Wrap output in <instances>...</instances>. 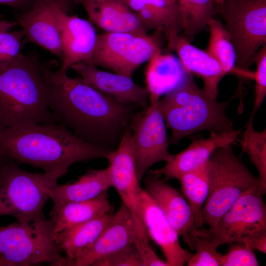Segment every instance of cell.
I'll use <instances>...</instances> for the list:
<instances>
[{
    "label": "cell",
    "mask_w": 266,
    "mask_h": 266,
    "mask_svg": "<svg viewBox=\"0 0 266 266\" xmlns=\"http://www.w3.org/2000/svg\"><path fill=\"white\" fill-rule=\"evenodd\" d=\"M193 250L196 251L187 263L188 266H221L222 254L217 251L220 242L208 229L197 228L193 233Z\"/></svg>",
    "instance_id": "obj_29"
},
{
    "label": "cell",
    "mask_w": 266,
    "mask_h": 266,
    "mask_svg": "<svg viewBox=\"0 0 266 266\" xmlns=\"http://www.w3.org/2000/svg\"><path fill=\"white\" fill-rule=\"evenodd\" d=\"M48 105L76 136L115 150L130 129L133 104L121 102L85 82L52 69L48 75Z\"/></svg>",
    "instance_id": "obj_1"
},
{
    "label": "cell",
    "mask_w": 266,
    "mask_h": 266,
    "mask_svg": "<svg viewBox=\"0 0 266 266\" xmlns=\"http://www.w3.org/2000/svg\"><path fill=\"white\" fill-rule=\"evenodd\" d=\"M155 12L163 21L166 37L182 31L181 17L176 2L170 0H136Z\"/></svg>",
    "instance_id": "obj_30"
},
{
    "label": "cell",
    "mask_w": 266,
    "mask_h": 266,
    "mask_svg": "<svg viewBox=\"0 0 266 266\" xmlns=\"http://www.w3.org/2000/svg\"><path fill=\"white\" fill-rule=\"evenodd\" d=\"M75 4H77L78 0H73Z\"/></svg>",
    "instance_id": "obj_41"
},
{
    "label": "cell",
    "mask_w": 266,
    "mask_h": 266,
    "mask_svg": "<svg viewBox=\"0 0 266 266\" xmlns=\"http://www.w3.org/2000/svg\"><path fill=\"white\" fill-rule=\"evenodd\" d=\"M145 191L162 209L179 236L193 250V233L198 228L187 200L161 177L148 171Z\"/></svg>",
    "instance_id": "obj_15"
},
{
    "label": "cell",
    "mask_w": 266,
    "mask_h": 266,
    "mask_svg": "<svg viewBox=\"0 0 266 266\" xmlns=\"http://www.w3.org/2000/svg\"><path fill=\"white\" fill-rule=\"evenodd\" d=\"M137 239L134 219L122 203L96 240L75 257L73 266H93L99 260L134 243Z\"/></svg>",
    "instance_id": "obj_16"
},
{
    "label": "cell",
    "mask_w": 266,
    "mask_h": 266,
    "mask_svg": "<svg viewBox=\"0 0 266 266\" xmlns=\"http://www.w3.org/2000/svg\"><path fill=\"white\" fill-rule=\"evenodd\" d=\"M74 4L67 3L59 12L63 53L61 66L56 70L60 73H66L72 65L78 63L92 65L98 34L89 20L68 14Z\"/></svg>",
    "instance_id": "obj_14"
},
{
    "label": "cell",
    "mask_w": 266,
    "mask_h": 266,
    "mask_svg": "<svg viewBox=\"0 0 266 266\" xmlns=\"http://www.w3.org/2000/svg\"><path fill=\"white\" fill-rule=\"evenodd\" d=\"M70 68L85 82L121 102L138 105L142 110L149 106V90L136 84L132 77L102 70L85 62L75 64Z\"/></svg>",
    "instance_id": "obj_18"
},
{
    "label": "cell",
    "mask_w": 266,
    "mask_h": 266,
    "mask_svg": "<svg viewBox=\"0 0 266 266\" xmlns=\"http://www.w3.org/2000/svg\"><path fill=\"white\" fill-rule=\"evenodd\" d=\"M264 195L259 188H251L243 194L220 218L214 227H208L211 235L221 245L244 243L266 232V205Z\"/></svg>",
    "instance_id": "obj_12"
},
{
    "label": "cell",
    "mask_w": 266,
    "mask_h": 266,
    "mask_svg": "<svg viewBox=\"0 0 266 266\" xmlns=\"http://www.w3.org/2000/svg\"><path fill=\"white\" fill-rule=\"evenodd\" d=\"M225 0H215L216 4L218 5V6L221 5Z\"/></svg>",
    "instance_id": "obj_39"
},
{
    "label": "cell",
    "mask_w": 266,
    "mask_h": 266,
    "mask_svg": "<svg viewBox=\"0 0 266 266\" xmlns=\"http://www.w3.org/2000/svg\"><path fill=\"white\" fill-rule=\"evenodd\" d=\"M93 266H143L135 243L98 261Z\"/></svg>",
    "instance_id": "obj_33"
},
{
    "label": "cell",
    "mask_w": 266,
    "mask_h": 266,
    "mask_svg": "<svg viewBox=\"0 0 266 266\" xmlns=\"http://www.w3.org/2000/svg\"><path fill=\"white\" fill-rule=\"evenodd\" d=\"M37 0H0V5L12 7L14 11L23 13L32 8Z\"/></svg>",
    "instance_id": "obj_36"
},
{
    "label": "cell",
    "mask_w": 266,
    "mask_h": 266,
    "mask_svg": "<svg viewBox=\"0 0 266 266\" xmlns=\"http://www.w3.org/2000/svg\"><path fill=\"white\" fill-rule=\"evenodd\" d=\"M242 151L248 156L258 172V180L261 192H266V130H255L253 120H248L245 130L237 138Z\"/></svg>",
    "instance_id": "obj_28"
},
{
    "label": "cell",
    "mask_w": 266,
    "mask_h": 266,
    "mask_svg": "<svg viewBox=\"0 0 266 266\" xmlns=\"http://www.w3.org/2000/svg\"><path fill=\"white\" fill-rule=\"evenodd\" d=\"M50 65L35 51L0 64V128L61 122L48 105Z\"/></svg>",
    "instance_id": "obj_3"
},
{
    "label": "cell",
    "mask_w": 266,
    "mask_h": 266,
    "mask_svg": "<svg viewBox=\"0 0 266 266\" xmlns=\"http://www.w3.org/2000/svg\"><path fill=\"white\" fill-rule=\"evenodd\" d=\"M113 214L109 212L61 232L54 233V239L65 253L69 266H73L75 257L96 240Z\"/></svg>",
    "instance_id": "obj_23"
},
{
    "label": "cell",
    "mask_w": 266,
    "mask_h": 266,
    "mask_svg": "<svg viewBox=\"0 0 266 266\" xmlns=\"http://www.w3.org/2000/svg\"><path fill=\"white\" fill-rule=\"evenodd\" d=\"M244 244L252 250H257L266 253V232L257 234L245 241Z\"/></svg>",
    "instance_id": "obj_37"
},
{
    "label": "cell",
    "mask_w": 266,
    "mask_h": 266,
    "mask_svg": "<svg viewBox=\"0 0 266 266\" xmlns=\"http://www.w3.org/2000/svg\"><path fill=\"white\" fill-rule=\"evenodd\" d=\"M78 4V3H77Z\"/></svg>",
    "instance_id": "obj_43"
},
{
    "label": "cell",
    "mask_w": 266,
    "mask_h": 266,
    "mask_svg": "<svg viewBox=\"0 0 266 266\" xmlns=\"http://www.w3.org/2000/svg\"><path fill=\"white\" fill-rule=\"evenodd\" d=\"M232 145L216 149L207 162L209 193L203 207L202 220L208 227H215L248 190L260 189L258 177L235 155Z\"/></svg>",
    "instance_id": "obj_6"
},
{
    "label": "cell",
    "mask_w": 266,
    "mask_h": 266,
    "mask_svg": "<svg viewBox=\"0 0 266 266\" xmlns=\"http://www.w3.org/2000/svg\"><path fill=\"white\" fill-rule=\"evenodd\" d=\"M218 7L234 48L235 67L249 71L266 43V0H225Z\"/></svg>",
    "instance_id": "obj_8"
},
{
    "label": "cell",
    "mask_w": 266,
    "mask_h": 266,
    "mask_svg": "<svg viewBox=\"0 0 266 266\" xmlns=\"http://www.w3.org/2000/svg\"><path fill=\"white\" fill-rule=\"evenodd\" d=\"M161 52L147 33L105 32L97 35L91 64L132 77L141 65Z\"/></svg>",
    "instance_id": "obj_9"
},
{
    "label": "cell",
    "mask_w": 266,
    "mask_h": 266,
    "mask_svg": "<svg viewBox=\"0 0 266 266\" xmlns=\"http://www.w3.org/2000/svg\"><path fill=\"white\" fill-rule=\"evenodd\" d=\"M160 97L150 95L149 106L132 117V132L136 168L140 181L154 164L172 158L166 126L159 107Z\"/></svg>",
    "instance_id": "obj_10"
},
{
    "label": "cell",
    "mask_w": 266,
    "mask_h": 266,
    "mask_svg": "<svg viewBox=\"0 0 266 266\" xmlns=\"http://www.w3.org/2000/svg\"><path fill=\"white\" fill-rule=\"evenodd\" d=\"M235 95L226 101L209 97L196 84L193 75L183 78L159 100V107L171 134L169 144L202 131L219 132L232 130V121L226 109Z\"/></svg>",
    "instance_id": "obj_4"
},
{
    "label": "cell",
    "mask_w": 266,
    "mask_h": 266,
    "mask_svg": "<svg viewBox=\"0 0 266 266\" xmlns=\"http://www.w3.org/2000/svg\"><path fill=\"white\" fill-rule=\"evenodd\" d=\"M73 0H37L29 11H14L18 25L24 31L23 45L33 43L63 59L62 32L59 12L65 4Z\"/></svg>",
    "instance_id": "obj_13"
},
{
    "label": "cell",
    "mask_w": 266,
    "mask_h": 266,
    "mask_svg": "<svg viewBox=\"0 0 266 266\" xmlns=\"http://www.w3.org/2000/svg\"><path fill=\"white\" fill-rule=\"evenodd\" d=\"M229 249L222 254L221 266H258L257 258L252 249L241 242L228 244Z\"/></svg>",
    "instance_id": "obj_32"
},
{
    "label": "cell",
    "mask_w": 266,
    "mask_h": 266,
    "mask_svg": "<svg viewBox=\"0 0 266 266\" xmlns=\"http://www.w3.org/2000/svg\"><path fill=\"white\" fill-rule=\"evenodd\" d=\"M17 24V22L0 19V33L8 31L9 30Z\"/></svg>",
    "instance_id": "obj_38"
},
{
    "label": "cell",
    "mask_w": 266,
    "mask_h": 266,
    "mask_svg": "<svg viewBox=\"0 0 266 266\" xmlns=\"http://www.w3.org/2000/svg\"><path fill=\"white\" fill-rule=\"evenodd\" d=\"M112 186L117 191L122 203L128 208L134 219L138 239L149 242L144 223L141 193L138 179L132 134L127 130L117 147L107 156Z\"/></svg>",
    "instance_id": "obj_11"
},
{
    "label": "cell",
    "mask_w": 266,
    "mask_h": 266,
    "mask_svg": "<svg viewBox=\"0 0 266 266\" xmlns=\"http://www.w3.org/2000/svg\"><path fill=\"white\" fill-rule=\"evenodd\" d=\"M112 186L108 168H90L73 182L57 185L50 195L53 207L50 219H53L59 208L64 204L96 198Z\"/></svg>",
    "instance_id": "obj_22"
},
{
    "label": "cell",
    "mask_w": 266,
    "mask_h": 266,
    "mask_svg": "<svg viewBox=\"0 0 266 266\" xmlns=\"http://www.w3.org/2000/svg\"><path fill=\"white\" fill-rule=\"evenodd\" d=\"M253 62L256 65L253 75L255 81V99L249 120H253L266 96V43L263 44L256 53Z\"/></svg>",
    "instance_id": "obj_31"
},
{
    "label": "cell",
    "mask_w": 266,
    "mask_h": 266,
    "mask_svg": "<svg viewBox=\"0 0 266 266\" xmlns=\"http://www.w3.org/2000/svg\"><path fill=\"white\" fill-rule=\"evenodd\" d=\"M207 25L210 35L206 51L219 63L225 75L233 73L235 68L236 54L229 33L218 19L213 18Z\"/></svg>",
    "instance_id": "obj_27"
},
{
    "label": "cell",
    "mask_w": 266,
    "mask_h": 266,
    "mask_svg": "<svg viewBox=\"0 0 266 266\" xmlns=\"http://www.w3.org/2000/svg\"><path fill=\"white\" fill-rule=\"evenodd\" d=\"M167 39V48L177 54L184 71L200 78L202 90L209 97L216 99L218 85L225 75L219 63L206 50L193 46L179 34Z\"/></svg>",
    "instance_id": "obj_20"
},
{
    "label": "cell",
    "mask_w": 266,
    "mask_h": 266,
    "mask_svg": "<svg viewBox=\"0 0 266 266\" xmlns=\"http://www.w3.org/2000/svg\"><path fill=\"white\" fill-rule=\"evenodd\" d=\"M24 36L22 29L0 33V64L10 62L20 53Z\"/></svg>",
    "instance_id": "obj_34"
},
{
    "label": "cell",
    "mask_w": 266,
    "mask_h": 266,
    "mask_svg": "<svg viewBox=\"0 0 266 266\" xmlns=\"http://www.w3.org/2000/svg\"><path fill=\"white\" fill-rule=\"evenodd\" d=\"M63 176L31 172L7 160L0 166V217L12 216L23 224L46 219L44 206Z\"/></svg>",
    "instance_id": "obj_5"
},
{
    "label": "cell",
    "mask_w": 266,
    "mask_h": 266,
    "mask_svg": "<svg viewBox=\"0 0 266 266\" xmlns=\"http://www.w3.org/2000/svg\"><path fill=\"white\" fill-rule=\"evenodd\" d=\"M172 1H173V2H176V0H170Z\"/></svg>",
    "instance_id": "obj_42"
},
{
    "label": "cell",
    "mask_w": 266,
    "mask_h": 266,
    "mask_svg": "<svg viewBox=\"0 0 266 266\" xmlns=\"http://www.w3.org/2000/svg\"><path fill=\"white\" fill-rule=\"evenodd\" d=\"M144 223L149 237L162 251L166 266H183L193 256L179 242V235L165 214L144 190L141 193Z\"/></svg>",
    "instance_id": "obj_19"
},
{
    "label": "cell",
    "mask_w": 266,
    "mask_h": 266,
    "mask_svg": "<svg viewBox=\"0 0 266 266\" xmlns=\"http://www.w3.org/2000/svg\"><path fill=\"white\" fill-rule=\"evenodd\" d=\"M206 164L207 163L195 170L182 174L177 179L184 196L191 207L198 228L203 227L202 211L209 193Z\"/></svg>",
    "instance_id": "obj_26"
},
{
    "label": "cell",
    "mask_w": 266,
    "mask_h": 266,
    "mask_svg": "<svg viewBox=\"0 0 266 266\" xmlns=\"http://www.w3.org/2000/svg\"><path fill=\"white\" fill-rule=\"evenodd\" d=\"M6 160H7V159H5V158L0 157V166Z\"/></svg>",
    "instance_id": "obj_40"
},
{
    "label": "cell",
    "mask_w": 266,
    "mask_h": 266,
    "mask_svg": "<svg viewBox=\"0 0 266 266\" xmlns=\"http://www.w3.org/2000/svg\"><path fill=\"white\" fill-rule=\"evenodd\" d=\"M134 243L140 254L143 266H166L165 262L162 260L153 250L149 242L137 239Z\"/></svg>",
    "instance_id": "obj_35"
},
{
    "label": "cell",
    "mask_w": 266,
    "mask_h": 266,
    "mask_svg": "<svg viewBox=\"0 0 266 266\" xmlns=\"http://www.w3.org/2000/svg\"><path fill=\"white\" fill-rule=\"evenodd\" d=\"M53 233L54 222L47 219L0 226V266H68Z\"/></svg>",
    "instance_id": "obj_7"
},
{
    "label": "cell",
    "mask_w": 266,
    "mask_h": 266,
    "mask_svg": "<svg viewBox=\"0 0 266 266\" xmlns=\"http://www.w3.org/2000/svg\"><path fill=\"white\" fill-rule=\"evenodd\" d=\"M93 24L105 32L147 33L143 24L124 0H78Z\"/></svg>",
    "instance_id": "obj_21"
},
{
    "label": "cell",
    "mask_w": 266,
    "mask_h": 266,
    "mask_svg": "<svg viewBox=\"0 0 266 266\" xmlns=\"http://www.w3.org/2000/svg\"><path fill=\"white\" fill-rule=\"evenodd\" d=\"M112 151L87 142L62 122L0 128V157L64 175L76 163L106 158Z\"/></svg>",
    "instance_id": "obj_2"
},
{
    "label": "cell",
    "mask_w": 266,
    "mask_h": 266,
    "mask_svg": "<svg viewBox=\"0 0 266 266\" xmlns=\"http://www.w3.org/2000/svg\"><path fill=\"white\" fill-rule=\"evenodd\" d=\"M111 210L107 192L90 200L66 203L59 208L54 218L51 219L54 222V233L101 216Z\"/></svg>",
    "instance_id": "obj_24"
},
{
    "label": "cell",
    "mask_w": 266,
    "mask_h": 266,
    "mask_svg": "<svg viewBox=\"0 0 266 266\" xmlns=\"http://www.w3.org/2000/svg\"><path fill=\"white\" fill-rule=\"evenodd\" d=\"M176 3L181 17V36L191 42L214 18L215 0H176Z\"/></svg>",
    "instance_id": "obj_25"
},
{
    "label": "cell",
    "mask_w": 266,
    "mask_h": 266,
    "mask_svg": "<svg viewBox=\"0 0 266 266\" xmlns=\"http://www.w3.org/2000/svg\"><path fill=\"white\" fill-rule=\"evenodd\" d=\"M240 133L234 129L222 132H210L207 138L192 140L180 152L172 155L171 160L162 168L150 170L164 180L178 179L182 174L195 170L205 164L217 148L236 141Z\"/></svg>",
    "instance_id": "obj_17"
}]
</instances>
